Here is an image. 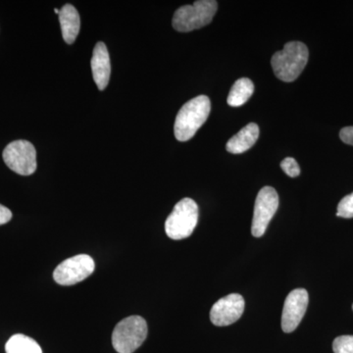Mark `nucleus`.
I'll return each mask as SVG.
<instances>
[{"label": "nucleus", "mask_w": 353, "mask_h": 353, "mask_svg": "<svg viewBox=\"0 0 353 353\" xmlns=\"http://www.w3.org/2000/svg\"><path fill=\"white\" fill-rule=\"evenodd\" d=\"M308 57V48L303 43L290 41L285 43L283 50L278 51L272 57L274 74L281 81L294 82L305 68Z\"/></svg>", "instance_id": "2"}, {"label": "nucleus", "mask_w": 353, "mask_h": 353, "mask_svg": "<svg viewBox=\"0 0 353 353\" xmlns=\"http://www.w3.org/2000/svg\"><path fill=\"white\" fill-rule=\"evenodd\" d=\"M94 268V259L90 255L79 254L58 265L53 272V278L57 284L73 285L90 277Z\"/></svg>", "instance_id": "7"}, {"label": "nucleus", "mask_w": 353, "mask_h": 353, "mask_svg": "<svg viewBox=\"0 0 353 353\" xmlns=\"http://www.w3.org/2000/svg\"><path fill=\"white\" fill-rule=\"evenodd\" d=\"M253 92H254V85L252 80L248 78L239 79L230 90L227 99L228 104L232 108L243 105L250 99Z\"/></svg>", "instance_id": "14"}, {"label": "nucleus", "mask_w": 353, "mask_h": 353, "mask_svg": "<svg viewBox=\"0 0 353 353\" xmlns=\"http://www.w3.org/2000/svg\"><path fill=\"white\" fill-rule=\"evenodd\" d=\"M11 218H12V212L6 206L0 204V226L8 223Z\"/></svg>", "instance_id": "20"}, {"label": "nucleus", "mask_w": 353, "mask_h": 353, "mask_svg": "<svg viewBox=\"0 0 353 353\" xmlns=\"http://www.w3.org/2000/svg\"><path fill=\"white\" fill-rule=\"evenodd\" d=\"M58 16L64 41L68 44L73 43L80 32L81 20L78 11L72 4H66Z\"/></svg>", "instance_id": "13"}, {"label": "nucleus", "mask_w": 353, "mask_h": 353, "mask_svg": "<svg viewBox=\"0 0 353 353\" xmlns=\"http://www.w3.org/2000/svg\"><path fill=\"white\" fill-rule=\"evenodd\" d=\"M6 353H43L41 347L36 341L25 334H14L7 341Z\"/></svg>", "instance_id": "15"}, {"label": "nucleus", "mask_w": 353, "mask_h": 353, "mask_svg": "<svg viewBox=\"0 0 353 353\" xmlns=\"http://www.w3.org/2000/svg\"><path fill=\"white\" fill-rule=\"evenodd\" d=\"M336 216L347 219L353 218V192L341 199L338 205Z\"/></svg>", "instance_id": "17"}, {"label": "nucleus", "mask_w": 353, "mask_h": 353, "mask_svg": "<svg viewBox=\"0 0 353 353\" xmlns=\"http://www.w3.org/2000/svg\"><path fill=\"white\" fill-rule=\"evenodd\" d=\"M2 157L7 166L19 175L30 176L37 170L36 148L25 139L9 143Z\"/></svg>", "instance_id": "6"}, {"label": "nucleus", "mask_w": 353, "mask_h": 353, "mask_svg": "<svg viewBox=\"0 0 353 353\" xmlns=\"http://www.w3.org/2000/svg\"><path fill=\"white\" fill-rule=\"evenodd\" d=\"M245 311V299L239 294H231L219 299L212 306L210 320L215 326H229L238 321Z\"/></svg>", "instance_id": "10"}, {"label": "nucleus", "mask_w": 353, "mask_h": 353, "mask_svg": "<svg viewBox=\"0 0 353 353\" xmlns=\"http://www.w3.org/2000/svg\"><path fill=\"white\" fill-rule=\"evenodd\" d=\"M148 324L141 316H130L116 325L112 334V345L116 352L132 353L145 341Z\"/></svg>", "instance_id": "5"}, {"label": "nucleus", "mask_w": 353, "mask_h": 353, "mask_svg": "<svg viewBox=\"0 0 353 353\" xmlns=\"http://www.w3.org/2000/svg\"><path fill=\"white\" fill-rule=\"evenodd\" d=\"M279 196L275 189L264 187L260 190L255 201L254 213H253L252 233L255 238L263 236L268 228L269 223L277 212Z\"/></svg>", "instance_id": "8"}, {"label": "nucleus", "mask_w": 353, "mask_h": 353, "mask_svg": "<svg viewBox=\"0 0 353 353\" xmlns=\"http://www.w3.org/2000/svg\"><path fill=\"white\" fill-rule=\"evenodd\" d=\"M54 11H55V13H57V14H59V12H60V10H58V9H55Z\"/></svg>", "instance_id": "21"}, {"label": "nucleus", "mask_w": 353, "mask_h": 353, "mask_svg": "<svg viewBox=\"0 0 353 353\" xmlns=\"http://www.w3.org/2000/svg\"><path fill=\"white\" fill-rule=\"evenodd\" d=\"M259 138V127L255 123H250L241 130L233 138L230 139L226 150L233 154H241L248 152L254 145Z\"/></svg>", "instance_id": "12"}, {"label": "nucleus", "mask_w": 353, "mask_h": 353, "mask_svg": "<svg viewBox=\"0 0 353 353\" xmlns=\"http://www.w3.org/2000/svg\"><path fill=\"white\" fill-rule=\"evenodd\" d=\"M334 353H353V336H341L334 339Z\"/></svg>", "instance_id": "16"}, {"label": "nucleus", "mask_w": 353, "mask_h": 353, "mask_svg": "<svg viewBox=\"0 0 353 353\" xmlns=\"http://www.w3.org/2000/svg\"><path fill=\"white\" fill-rule=\"evenodd\" d=\"M281 168H282L283 171H284L288 176H290V178H296V176H299V174H301L299 165L297 164L296 159L292 157L285 158V159L281 162Z\"/></svg>", "instance_id": "18"}, {"label": "nucleus", "mask_w": 353, "mask_h": 353, "mask_svg": "<svg viewBox=\"0 0 353 353\" xmlns=\"http://www.w3.org/2000/svg\"><path fill=\"white\" fill-rule=\"evenodd\" d=\"M340 138L347 145H353V126L345 127L341 129Z\"/></svg>", "instance_id": "19"}, {"label": "nucleus", "mask_w": 353, "mask_h": 353, "mask_svg": "<svg viewBox=\"0 0 353 353\" xmlns=\"http://www.w3.org/2000/svg\"><path fill=\"white\" fill-rule=\"evenodd\" d=\"M215 0H199L192 6L180 7L174 14L172 25L176 31L188 32L210 24L217 12Z\"/></svg>", "instance_id": "3"}, {"label": "nucleus", "mask_w": 353, "mask_h": 353, "mask_svg": "<svg viewBox=\"0 0 353 353\" xmlns=\"http://www.w3.org/2000/svg\"><path fill=\"white\" fill-rule=\"evenodd\" d=\"M308 301L306 290L296 289L290 292L285 299L282 313V330L285 333H292L301 324L307 309Z\"/></svg>", "instance_id": "9"}, {"label": "nucleus", "mask_w": 353, "mask_h": 353, "mask_svg": "<svg viewBox=\"0 0 353 353\" xmlns=\"http://www.w3.org/2000/svg\"><path fill=\"white\" fill-rule=\"evenodd\" d=\"M199 221V206L192 199L178 202L165 222V231L172 240L189 238L194 233Z\"/></svg>", "instance_id": "4"}, {"label": "nucleus", "mask_w": 353, "mask_h": 353, "mask_svg": "<svg viewBox=\"0 0 353 353\" xmlns=\"http://www.w3.org/2000/svg\"><path fill=\"white\" fill-rule=\"evenodd\" d=\"M92 71L99 90H105L110 80L111 64L108 48L102 41L97 43L92 53Z\"/></svg>", "instance_id": "11"}, {"label": "nucleus", "mask_w": 353, "mask_h": 353, "mask_svg": "<svg viewBox=\"0 0 353 353\" xmlns=\"http://www.w3.org/2000/svg\"><path fill=\"white\" fill-rule=\"evenodd\" d=\"M352 309H353V305H352Z\"/></svg>", "instance_id": "22"}, {"label": "nucleus", "mask_w": 353, "mask_h": 353, "mask_svg": "<svg viewBox=\"0 0 353 353\" xmlns=\"http://www.w3.org/2000/svg\"><path fill=\"white\" fill-rule=\"evenodd\" d=\"M211 110V102L206 95H199L183 104L176 115L174 134L180 141L194 138L199 128L206 122Z\"/></svg>", "instance_id": "1"}]
</instances>
